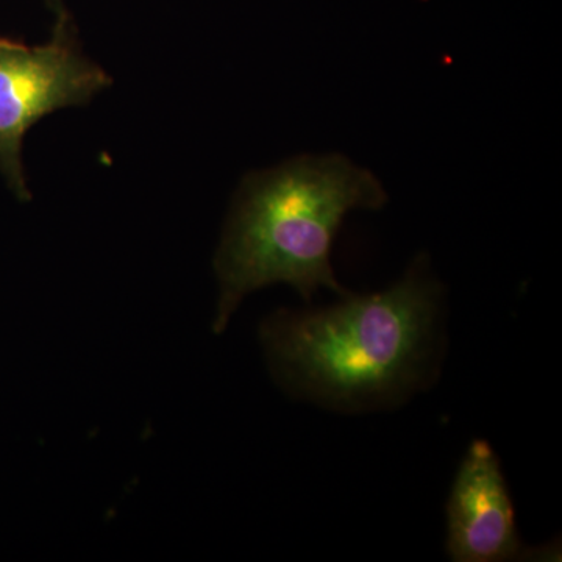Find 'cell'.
<instances>
[{
  "instance_id": "3957f363",
  "label": "cell",
  "mask_w": 562,
  "mask_h": 562,
  "mask_svg": "<svg viewBox=\"0 0 562 562\" xmlns=\"http://www.w3.org/2000/svg\"><path fill=\"white\" fill-rule=\"evenodd\" d=\"M110 83L81 54L65 11L43 46L0 38V172L18 198L31 199L21 161L25 132L52 111L85 105Z\"/></svg>"
},
{
  "instance_id": "277c9868",
  "label": "cell",
  "mask_w": 562,
  "mask_h": 562,
  "mask_svg": "<svg viewBox=\"0 0 562 562\" xmlns=\"http://www.w3.org/2000/svg\"><path fill=\"white\" fill-rule=\"evenodd\" d=\"M501 462L486 441L469 447L447 503V553L457 562L525 557Z\"/></svg>"
},
{
  "instance_id": "6da1fadb",
  "label": "cell",
  "mask_w": 562,
  "mask_h": 562,
  "mask_svg": "<svg viewBox=\"0 0 562 562\" xmlns=\"http://www.w3.org/2000/svg\"><path fill=\"white\" fill-rule=\"evenodd\" d=\"M442 286L417 257L376 294L342 295L319 312L281 310L261 341L277 380L292 394L341 412L394 403L428 382Z\"/></svg>"
},
{
  "instance_id": "7a4b0ae2",
  "label": "cell",
  "mask_w": 562,
  "mask_h": 562,
  "mask_svg": "<svg viewBox=\"0 0 562 562\" xmlns=\"http://www.w3.org/2000/svg\"><path fill=\"white\" fill-rule=\"evenodd\" d=\"M386 201L379 179L341 155L299 157L247 177L214 261V331H224L247 294L271 284H290L308 302L321 288L349 294L333 272V243L350 211Z\"/></svg>"
}]
</instances>
